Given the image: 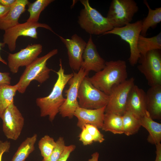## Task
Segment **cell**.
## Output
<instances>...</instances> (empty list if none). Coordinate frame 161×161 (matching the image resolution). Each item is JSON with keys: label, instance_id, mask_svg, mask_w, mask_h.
Segmentation results:
<instances>
[{"label": "cell", "instance_id": "obj_27", "mask_svg": "<svg viewBox=\"0 0 161 161\" xmlns=\"http://www.w3.org/2000/svg\"><path fill=\"white\" fill-rule=\"evenodd\" d=\"M53 0H36L33 3H29L27 4L28 11L30 16L27 21L38 22L41 12Z\"/></svg>", "mask_w": 161, "mask_h": 161}, {"label": "cell", "instance_id": "obj_33", "mask_svg": "<svg viewBox=\"0 0 161 161\" xmlns=\"http://www.w3.org/2000/svg\"><path fill=\"white\" fill-rule=\"evenodd\" d=\"M10 147V142L6 141H3L0 140V161H2V157L3 154L9 151Z\"/></svg>", "mask_w": 161, "mask_h": 161}, {"label": "cell", "instance_id": "obj_22", "mask_svg": "<svg viewBox=\"0 0 161 161\" xmlns=\"http://www.w3.org/2000/svg\"><path fill=\"white\" fill-rule=\"evenodd\" d=\"M17 89L16 85L0 84V118L6 109L14 103V97Z\"/></svg>", "mask_w": 161, "mask_h": 161}, {"label": "cell", "instance_id": "obj_20", "mask_svg": "<svg viewBox=\"0 0 161 161\" xmlns=\"http://www.w3.org/2000/svg\"><path fill=\"white\" fill-rule=\"evenodd\" d=\"M140 123L141 126L145 128L149 133L147 139L149 143L155 145L160 143L161 123L154 121L147 111L145 115L140 117Z\"/></svg>", "mask_w": 161, "mask_h": 161}, {"label": "cell", "instance_id": "obj_23", "mask_svg": "<svg viewBox=\"0 0 161 161\" xmlns=\"http://www.w3.org/2000/svg\"><path fill=\"white\" fill-rule=\"evenodd\" d=\"M102 129L114 134L123 133L122 115L111 113H105Z\"/></svg>", "mask_w": 161, "mask_h": 161}, {"label": "cell", "instance_id": "obj_30", "mask_svg": "<svg viewBox=\"0 0 161 161\" xmlns=\"http://www.w3.org/2000/svg\"><path fill=\"white\" fill-rule=\"evenodd\" d=\"M83 128H84L93 137L94 142L101 143L105 140L103 135L96 126L92 125L87 124Z\"/></svg>", "mask_w": 161, "mask_h": 161}, {"label": "cell", "instance_id": "obj_26", "mask_svg": "<svg viewBox=\"0 0 161 161\" xmlns=\"http://www.w3.org/2000/svg\"><path fill=\"white\" fill-rule=\"evenodd\" d=\"M140 118L134 114L126 111L122 115L123 133L129 136L137 133L141 126Z\"/></svg>", "mask_w": 161, "mask_h": 161}, {"label": "cell", "instance_id": "obj_10", "mask_svg": "<svg viewBox=\"0 0 161 161\" xmlns=\"http://www.w3.org/2000/svg\"><path fill=\"white\" fill-rule=\"evenodd\" d=\"M134 79L131 77L113 86L109 95L105 113H111L122 115L126 111L128 98L134 85Z\"/></svg>", "mask_w": 161, "mask_h": 161}, {"label": "cell", "instance_id": "obj_13", "mask_svg": "<svg viewBox=\"0 0 161 161\" xmlns=\"http://www.w3.org/2000/svg\"><path fill=\"white\" fill-rule=\"evenodd\" d=\"M42 48V46L40 44H29L17 52L9 53L7 59L10 71L16 73L20 67L26 66L30 64L38 57Z\"/></svg>", "mask_w": 161, "mask_h": 161}, {"label": "cell", "instance_id": "obj_11", "mask_svg": "<svg viewBox=\"0 0 161 161\" xmlns=\"http://www.w3.org/2000/svg\"><path fill=\"white\" fill-rule=\"evenodd\" d=\"M44 28L54 32L52 28L45 23L26 21L23 23H19L16 25L4 31L3 36V43L7 45L9 50L11 51L15 50L16 47V41L20 36L38 38L37 29Z\"/></svg>", "mask_w": 161, "mask_h": 161}, {"label": "cell", "instance_id": "obj_12", "mask_svg": "<svg viewBox=\"0 0 161 161\" xmlns=\"http://www.w3.org/2000/svg\"><path fill=\"white\" fill-rule=\"evenodd\" d=\"M1 119L2 120L3 131L5 136L8 139L17 140L23 129L24 120L14 103L6 109Z\"/></svg>", "mask_w": 161, "mask_h": 161}, {"label": "cell", "instance_id": "obj_37", "mask_svg": "<svg viewBox=\"0 0 161 161\" xmlns=\"http://www.w3.org/2000/svg\"><path fill=\"white\" fill-rule=\"evenodd\" d=\"M16 0H0V4L7 7H11L14 4Z\"/></svg>", "mask_w": 161, "mask_h": 161}, {"label": "cell", "instance_id": "obj_38", "mask_svg": "<svg viewBox=\"0 0 161 161\" xmlns=\"http://www.w3.org/2000/svg\"><path fill=\"white\" fill-rule=\"evenodd\" d=\"M99 154L98 152H95L91 155V158L88 161H98Z\"/></svg>", "mask_w": 161, "mask_h": 161}, {"label": "cell", "instance_id": "obj_36", "mask_svg": "<svg viewBox=\"0 0 161 161\" xmlns=\"http://www.w3.org/2000/svg\"><path fill=\"white\" fill-rule=\"evenodd\" d=\"M155 145L156 148V156L155 161H161V144L160 143H159Z\"/></svg>", "mask_w": 161, "mask_h": 161}, {"label": "cell", "instance_id": "obj_4", "mask_svg": "<svg viewBox=\"0 0 161 161\" xmlns=\"http://www.w3.org/2000/svg\"><path fill=\"white\" fill-rule=\"evenodd\" d=\"M84 8L80 12L78 23L90 35H102L114 28L106 17L90 5L88 0L80 1Z\"/></svg>", "mask_w": 161, "mask_h": 161}, {"label": "cell", "instance_id": "obj_7", "mask_svg": "<svg viewBox=\"0 0 161 161\" xmlns=\"http://www.w3.org/2000/svg\"><path fill=\"white\" fill-rule=\"evenodd\" d=\"M137 69L150 86L161 85V54L160 49L148 52L141 55Z\"/></svg>", "mask_w": 161, "mask_h": 161}, {"label": "cell", "instance_id": "obj_9", "mask_svg": "<svg viewBox=\"0 0 161 161\" xmlns=\"http://www.w3.org/2000/svg\"><path fill=\"white\" fill-rule=\"evenodd\" d=\"M73 73V76L67 83L69 88L65 91L66 98L60 108L59 112L62 117L69 119L73 117L75 110L79 107L77 98L79 87L83 78L88 76L89 72L80 67L77 72Z\"/></svg>", "mask_w": 161, "mask_h": 161}, {"label": "cell", "instance_id": "obj_29", "mask_svg": "<svg viewBox=\"0 0 161 161\" xmlns=\"http://www.w3.org/2000/svg\"><path fill=\"white\" fill-rule=\"evenodd\" d=\"M56 146L50 155L42 161H58L63 153L66 146L64 138L59 137L56 141Z\"/></svg>", "mask_w": 161, "mask_h": 161}, {"label": "cell", "instance_id": "obj_1", "mask_svg": "<svg viewBox=\"0 0 161 161\" xmlns=\"http://www.w3.org/2000/svg\"><path fill=\"white\" fill-rule=\"evenodd\" d=\"M60 68L58 71L55 72L57 79L52 90L47 96L37 98L36 100L37 105L40 110L41 117L48 116L49 120L52 122L59 112L61 106L65 100L63 95V90L73 73L65 74L63 68L61 59H60Z\"/></svg>", "mask_w": 161, "mask_h": 161}, {"label": "cell", "instance_id": "obj_3", "mask_svg": "<svg viewBox=\"0 0 161 161\" xmlns=\"http://www.w3.org/2000/svg\"><path fill=\"white\" fill-rule=\"evenodd\" d=\"M58 53V49H54L44 55L38 57L26 66L19 81L16 84L17 91L20 93H24L32 81L36 80L42 83L48 79L51 69L47 66V61Z\"/></svg>", "mask_w": 161, "mask_h": 161}, {"label": "cell", "instance_id": "obj_16", "mask_svg": "<svg viewBox=\"0 0 161 161\" xmlns=\"http://www.w3.org/2000/svg\"><path fill=\"white\" fill-rule=\"evenodd\" d=\"M106 106L96 109H88L78 107L74 116L78 119L77 126L81 129L86 124L93 125L101 129L103 125Z\"/></svg>", "mask_w": 161, "mask_h": 161}, {"label": "cell", "instance_id": "obj_19", "mask_svg": "<svg viewBox=\"0 0 161 161\" xmlns=\"http://www.w3.org/2000/svg\"><path fill=\"white\" fill-rule=\"evenodd\" d=\"M147 110L153 119H161V85L151 86L146 92Z\"/></svg>", "mask_w": 161, "mask_h": 161}, {"label": "cell", "instance_id": "obj_31", "mask_svg": "<svg viewBox=\"0 0 161 161\" xmlns=\"http://www.w3.org/2000/svg\"><path fill=\"white\" fill-rule=\"evenodd\" d=\"M81 129L82 131L79 136V140L82 142L84 145L92 144L94 142L92 137L84 128H83Z\"/></svg>", "mask_w": 161, "mask_h": 161}, {"label": "cell", "instance_id": "obj_34", "mask_svg": "<svg viewBox=\"0 0 161 161\" xmlns=\"http://www.w3.org/2000/svg\"><path fill=\"white\" fill-rule=\"evenodd\" d=\"M11 78L10 76L9 72H0V84L5 83L10 84Z\"/></svg>", "mask_w": 161, "mask_h": 161}, {"label": "cell", "instance_id": "obj_2", "mask_svg": "<svg viewBox=\"0 0 161 161\" xmlns=\"http://www.w3.org/2000/svg\"><path fill=\"white\" fill-rule=\"evenodd\" d=\"M127 65L124 60L106 61L104 68L89 78L96 88L109 95L112 88L127 79Z\"/></svg>", "mask_w": 161, "mask_h": 161}, {"label": "cell", "instance_id": "obj_35", "mask_svg": "<svg viewBox=\"0 0 161 161\" xmlns=\"http://www.w3.org/2000/svg\"><path fill=\"white\" fill-rule=\"evenodd\" d=\"M11 7L4 6L0 4V19L4 17L8 12Z\"/></svg>", "mask_w": 161, "mask_h": 161}, {"label": "cell", "instance_id": "obj_24", "mask_svg": "<svg viewBox=\"0 0 161 161\" xmlns=\"http://www.w3.org/2000/svg\"><path fill=\"white\" fill-rule=\"evenodd\" d=\"M137 47L140 55H145L150 51L161 49V32L150 38L140 34L138 38Z\"/></svg>", "mask_w": 161, "mask_h": 161}, {"label": "cell", "instance_id": "obj_17", "mask_svg": "<svg viewBox=\"0 0 161 161\" xmlns=\"http://www.w3.org/2000/svg\"><path fill=\"white\" fill-rule=\"evenodd\" d=\"M126 111L131 112L140 117L147 112L146 92L134 85L129 93L126 104Z\"/></svg>", "mask_w": 161, "mask_h": 161}, {"label": "cell", "instance_id": "obj_25", "mask_svg": "<svg viewBox=\"0 0 161 161\" xmlns=\"http://www.w3.org/2000/svg\"><path fill=\"white\" fill-rule=\"evenodd\" d=\"M37 138L38 135L36 134L31 137H27L19 145L11 161H25L34 150Z\"/></svg>", "mask_w": 161, "mask_h": 161}, {"label": "cell", "instance_id": "obj_14", "mask_svg": "<svg viewBox=\"0 0 161 161\" xmlns=\"http://www.w3.org/2000/svg\"><path fill=\"white\" fill-rule=\"evenodd\" d=\"M67 48L69 65L72 69L78 71L82 62V55L87 43L76 34L71 39L65 38L58 35Z\"/></svg>", "mask_w": 161, "mask_h": 161}, {"label": "cell", "instance_id": "obj_32", "mask_svg": "<svg viewBox=\"0 0 161 161\" xmlns=\"http://www.w3.org/2000/svg\"><path fill=\"white\" fill-rule=\"evenodd\" d=\"M76 148L74 145L66 146L64 151L58 161H67L71 153Z\"/></svg>", "mask_w": 161, "mask_h": 161}, {"label": "cell", "instance_id": "obj_39", "mask_svg": "<svg viewBox=\"0 0 161 161\" xmlns=\"http://www.w3.org/2000/svg\"><path fill=\"white\" fill-rule=\"evenodd\" d=\"M5 44L3 42H1L0 41V52L1 50V49L2 48L4 47L5 46ZM0 61L2 63L4 64L5 65H7V62L2 58L1 57L0 53Z\"/></svg>", "mask_w": 161, "mask_h": 161}, {"label": "cell", "instance_id": "obj_28", "mask_svg": "<svg viewBox=\"0 0 161 161\" xmlns=\"http://www.w3.org/2000/svg\"><path fill=\"white\" fill-rule=\"evenodd\" d=\"M56 144L54 139L49 135H45L40 139L38 146L43 159H47L50 155Z\"/></svg>", "mask_w": 161, "mask_h": 161}, {"label": "cell", "instance_id": "obj_8", "mask_svg": "<svg viewBox=\"0 0 161 161\" xmlns=\"http://www.w3.org/2000/svg\"><path fill=\"white\" fill-rule=\"evenodd\" d=\"M142 23V20H138L121 27L114 28L103 35L112 34L117 35L129 44L130 52L129 61L132 66L137 64L140 57L138 50L137 44L141 30Z\"/></svg>", "mask_w": 161, "mask_h": 161}, {"label": "cell", "instance_id": "obj_6", "mask_svg": "<svg viewBox=\"0 0 161 161\" xmlns=\"http://www.w3.org/2000/svg\"><path fill=\"white\" fill-rule=\"evenodd\" d=\"M77 98L80 107L96 109L106 106L109 95L95 87L87 76L83 78L80 85Z\"/></svg>", "mask_w": 161, "mask_h": 161}, {"label": "cell", "instance_id": "obj_21", "mask_svg": "<svg viewBox=\"0 0 161 161\" xmlns=\"http://www.w3.org/2000/svg\"><path fill=\"white\" fill-rule=\"evenodd\" d=\"M143 3L148 9L147 16L142 20V28L140 35L145 36L146 33L150 28H154L161 21V7L152 9L146 0H144Z\"/></svg>", "mask_w": 161, "mask_h": 161}, {"label": "cell", "instance_id": "obj_18", "mask_svg": "<svg viewBox=\"0 0 161 161\" xmlns=\"http://www.w3.org/2000/svg\"><path fill=\"white\" fill-rule=\"evenodd\" d=\"M29 2L28 0H16L6 15L0 19V30L5 31L19 23V18Z\"/></svg>", "mask_w": 161, "mask_h": 161}, {"label": "cell", "instance_id": "obj_15", "mask_svg": "<svg viewBox=\"0 0 161 161\" xmlns=\"http://www.w3.org/2000/svg\"><path fill=\"white\" fill-rule=\"evenodd\" d=\"M82 67L89 72H97L105 67L106 61L99 54L94 43L92 35L90 36L82 55Z\"/></svg>", "mask_w": 161, "mask_h": 161}, {"label": "cell", "instance_id": "obj_5", "mask_svg": "<svg viewBox=\"0 0 161 161\" xmlns=\"http://www.w3.org/2000/svg\"><path fill=\"white\" fill-rule=\"evenodd\" d=\"M138 10L134 0H113L106 18L113 28L121 27L131 23Z\"/></svg>", "mask_w": 161, "mask_h": 161}]
</instances>
